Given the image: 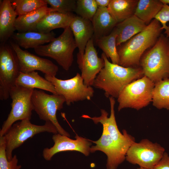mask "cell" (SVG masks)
Segmentation results:
<instances>
[{"label": "cell", "instance_id": "cell-1", "mask_svg": "<svg viewBox=\"0 0 169 169\" xmlns=\"http://www.w3.org/2000/svg\"><path fill=\"white\" fill-rule=\"evenodd\" d=\"M105 65L95 78L93 86L104 91L106 97L117 98L123 89L144 75L140 67H125L110 62L102 53Z\"/></svg>", "mask_w": 169, "mask_h": 169}, {"label": "cell", "instance_id": "cell-2", "mask_svg": "<svg viewBox=\"0 0 169 169\" xmlns=\"http://www.w3.org/2000/svg\"><path fill=\"white\" fill-rule=\"evenodd\" d=\"M162 30L160 23L154 18L142 31L117 47L119 65L125 67H138L145 51L155 44Z\"/></svg>", "mask_w": 169, "mask_h": 169}, {"label": "cell", "instance_id": "cell-3", "mask_svg": "<svg viewBox=\"0 0 169 169\" xmlns=\"http://www.w3.org/2000/svg\"><path fill=\"white\" fill-rule=\"evenodd\" d=\"M149 49L140 61L144 75L154 84L169 78V37L161 34Z\"/></svg>", "mask_w": 169, "mask_h": 169}, {"label": "cell", "instance_id": "cell-4", "mask_svg": "<svg viewBox=\"0 0 169 169\" xmlns=\"http://www.w3.org/2000/svg\"><path fill=\"white\" fill-rule=\"evenodd\" d=\"M77 48L73 32L70 27L64 29L59 36L48 44L34 49L35 53L42 56L51 58L66 71L73 64V53Z\"/></svg>", "mask_w": 169, "mask_h": 169}, {"label": "cell", "instance_id": "cell-5", "mask_svg": "<svg viewBox=\"0 0 169 169\" xmlns=\"http://www.w3.org/2000/svg\"><path fill=\"white\" fill-rule=\"evenodd\" d=\"M155 84L144 75L126 86L117 98L118 111L125 108L139 110L152 101Z\"/></svg>", "mask_w": 169, "mask_h": 169}, {"label": "cell", "instance_id": "cell-6", "mask_svg": "<svg viewBox=\"0 0 169 169\" xmlns=\"http://www.w3.org/2000/svg\"><path fill=\"white\" fill-rule=\"evenodd\" d=\"M45 132L58 133L55 127L50 122H45L43 125H37L32 124L29 120H24L14 123L3 136L8 159L10 160L13 157V150L21 146L28 139Z\"/></svg>", "mask_w": 169, "mask_h": 169}, {"label": "cell", "instance_id": "cell-7", "mask_svg": "<svg viewBox=\"0 0 169 169\" xmlns=\"http://www.w3.org/2000/svg\"><path fill=\"white\" fill-rule=\"evenodd\" d=\"M33 109L39 118L45 122H51L58 133L69 137V134L60 125L56 114L63 108L65 102L64 98L58 94H48L42 90L34 89L31 97Z\"/></svg>", "mask_w": 169, "mask_h": 169}, {"label": "cell", "instance_id": "cell-8", "mask_svg": "<svg viewBox=\"0 0 169 169\" xmlns=\"http://www.w3.org/2000/svg\"><path fill=\"white\" fill-rule=\"evenodd\" d=\"M34 89L15 85L10 92L11 109L0 131V137L4 136L13 125L20 120H30L33 110L31 97Z\"/></svg>", "mask_w": 169, "mask_h": 169}, {"label": "cell", "instance_id": "cell-9", "mask_svg": "<svg viewBox=\"0 0 169 169\" xmlns=\"http://www.w3.org/2000/svg\"><path fill=\"white\" fill-rule=\"evenodd\" d=\"M44 78L54 85L57 94L64 98L65 103L68 105L74 102L90 100L94 96L93 88L84 84L79 73L73 77L66 80L46 74H44Z\"/></svg>", "mask_w": 169, "mask_h": 169}, {"label": "cell", "instance_id": "cell-10", "mask_svg": "<svg viewBox=\"0 0 169 169\" xmlns=\"http://www.w3.org/2000/svg\"><path fill=\"white\" fill-rule=\"evenodd\" d=\"M18 60L11 47L5 43L0 48V99L7 100L11 88L15 85L20 73Z\"/></svg>", "mask_w": 169, "mask_h": 169}, {"label": "cell", "instance_id": "cell-11", "mask_svg": "<svg viewBox=\"0 0 169 169\" xmlns=\"http://www.w3.org/2000/svg\"><path fill=\"white\" fill-rule=\"evenodd\" d=\"M165 152L164 148L160 145L145 139L131 145L126 153L125 160L140 167L153 169Z\"/></svg>", "mask_w": 169, "mask_h": 169}, {"label": "cell", "instance_id": "cell-12", "mask_svg": "<svg viewBox=\"0 0 169 169\" xmlns=\"http://www.w3.org/2000/svg\"><path fill=\"white\" fill-rule=\"evenodd\" d=\"M10 44L17 56L20 72L26 73L39 70L44 74L56 77L58 67L51 61L23 50L15 42L11 41Z\"/></svg>", "mask_w": 169, "mask_h": 169}, {"label": "cell", "instance_id": "cell-13", "mask_svg": "<svg viewBox=\"0 0 169 169\" xmlns=\"http://www.w3.org/2000/svg\"><path fill=\"white\" fill-rule=\"evenodd\" d=\"M110 107V114L109 117L108 113L104 109L100 110L101 115L98 117H91L87 115L82 116V118L92 120L96 124H101L106 128L112 139L124 148L128 150L131 145L135 142L134 137L128 134L125 130L122 131L123 134L119 131L115 120L114 107L115 103V98L109 97Z\"/></svg>", "mask_w": 169, "mask_h": 169}, {"label": "cell", "instance_id": "cell-14", "mask_svg": "<svg viewBox=\"0 0 169 169\" xmlns=\"http://www.w3.org/2000/svg\"><path fill=\"white\" fill-rule=\"evenodd\" d=\"M91 141L95 145L90 147L91 153L99 151L106 155V169H117L125 160L128 150L112 139L105 127L103 126L102 133L100 138L96 141Z\"/></svg>", "mask_w": 169, "mask_h": 169}, {"label": "cell", "instance_id": "cell-15", "mask_svg": "<svg viewBox=\"0 0 169 169\" xmlns=\"http://www.w3.org/2000/svg\"><path fill=\"white\" fill-rule=\"evenodd\" d=\"M59 133L54 134L52 139L54 143L53 146L44 148L43 156L46 161H50L56 154L61 151H76L80 152L85 156H88L90 152L91 141L76 135L75 140Z\"/></svg>", "mask_w": 169, "mask_h": 169}, {"label": "cell", "instance_id": "cell-16", "mask_svg": "<svg viewBox=\"0 0 169 169\" xmlns=\"http://www.w3.org/2000/svg\"><path fill=\"white\" fill-rule=\"evenodd\" d=\"M93 38L88 43L84 58L79 69L84 84L88 86H93L96 76L104 67L105 62L103 58L98 55L94 44Z\"/></svg>", "mask_w": 169, "mask_h": 169}, {"label": "cell", "instance_id": "cell-17", "mask_svg": "<svg viewBox=\"0 0 169 169\" xmlns=\"http://www.w3.org/2000/svg\"><path fill=\"white\" fill-rule=\"evenodd\" d=\"M70 27L78 49L77 63L79 68L83 60L86 45L89 41L93 38L94 28L91 20L75 15L71 22Z\"/></svg>", "mask_w": 169, "mask_h": 169}, {"label": "cell", "instance_id": "cell-18", "mask_svg": "<svg viewBox=\"0 0 169 169\" xmlns=\"http://www.w3.org/2000/svg\"><path fill=\"white\" fill-rule=\"evenodd\" d=\"M17 16L11 0H0V39L2 44L11 37L16 30L15 23Z\"/></svg>", "mask_w": 169, "mask_h": 169}, {"label": "cell", "instance_id": "cell-19", "mask_svg": "<svg viewBox=\"0 0 169 169\" xmlns=\"http://www.w3.org/2000/svg\"><path fill=\"white\" fill-rule=\"evenodd\" d=\"M75 16L71 12H51L38 23L36 26V31L49 33L56 28H62L64 29L70 27Z\"/></svg>", "mask_w": 169, "mask_h": 169}, {"label": "cell", "instance_id": "cell-20", "mask_svg": "<svg viewBox=\"0 0 169 169\" xmlns=\"http://www.w3.org/2000/svg\"><path fill=\"white\" fill-rule=\"evenodd\" d=\"M55 34L53 32L44 33L37 31H29L14 33L12 38L20 47L25 49L35 48L49 43L54 40Z\"/></svg>", "mask_w": 169, "mask_h": 169}, {"label": "cell", "instance_id": "cell-21", "mask_svg": "<svg viewBox=\"0 0 169 169\" xmlns=\"http://www.w3.org/2000/svg\"><path fill=\"white\" fill-rule=\"evenodd\" d=\"M94 40L109 34L118 23L109 12L107 7H98L91 21Z\"/></svg>", "mask_w": 169, "mask_h": 169}, {"label": "cell", "instance_id": "cell-22", "mask_svg": "<svg viewBox=\"0 0 169 169\" xmlns=\"http://www.w3.org/2000/svg\"><path fill=\"white\" fill-rule=\"evenodd\" d=\"M147 25L135 15L117 24V47L142 31Z\"/></svg>", "mask_w": 169, "mask_h": 169}, {"label": "cell", "instance_id": "cell-23", "mask_svg": "<svg viewBox=\"0 0 169 169\" xmlns=\"http://www.w3.org/2000/svg\"><path fill=\"white\" fill-rule=\"evenodd\" d=\"M54 11H57L47 6L25 15L18 16L15 23V29L18 32L36 31V26L38 23L47 14Z\"/></svg>", "mask_w": 169, "mask_h": 169}, {"label": "cell", "instance_id": "cell-24", "mask_svg": "<svg viewBox=\"0 0 169 169\" xmlns=\"http://www.w3.org/2000/svg\"><path fill=\"white\" fill-rule=\"evenodd\" d=\"M15 85L34 89L37 88L57 94L54 86L51 83L40 76L35 71L28 73L20 72Z\"/></svg>", "mask_w": 169, "mask_h": 169}, {"label": "cell", "instance_id": "cell-25", "mask_svg": "<svg viewBox=\"0 0 169 169\" xmlns=\"http://www.w3.org/2000/svg\"><path fill=\"white\" fill-rule=\"evenodd\" d=\"M138 0H110L108 10L117 23L134 15Z\"/></svg>", "mask_w": 169, "mask_h": 169}, {"label": "cell", "instance_id": "cell-26", "mask_svg": "<svg viewBox=\"0 0 169 169\" xmlns=\"http://www.w3.org/2000/svg\"><path fill=\"white\" fill-rule=\"evenodd\" d=\"M160 0H139L134 15L148 25L162 8Z\"/></svg>", "mask_w": 169, "mask_h": 169}, {"label": "cell", "instance_id": "cell-27", "mask_svg": "<svg viewBox=\"0 0 169 169\" xmlns=\"http://www.w3.org/2000/svg\"><path fill=\"white\" fill-rule=\"evenodd\" d=\"M117 31L115 27L108 35L101 37L96 40L98 46L100 49L107 58H110L112 63L119 64V58L116 45Z\"/></svg>", "mask_w": 169, "mask_h": 169}, {"label": "cell", "instance_id": "cell-28", "mask_svg": "<svg viewBox=\"0 0 169 169\" xmlns=\"http://www.w3.org/2000/svg\"><path fill=\"white\" fill-rule=\"evenodd\" d=\"M152 102L153 105L158 109L169 110V78L155 84Z\"/></svg>", "mask_w": 169, "mask_h": 169}, {"label": "cell", "instance_id": "cell-29", "mask_svg": "<svg viewBox=\"0 0 169 169\" xmlns=\"http://www.w3.org/2000/svg\"><path fill=\"white\" fill-rule=\"evenodd\" d=\"M17 16L25 15L42 7L47 6L44 0H11Z\"/></svg>", "mask_w": 169, "mask_h": 169}, {"label": "cell", "instance_id": "cell-30", "mask_svg": "<svg viewBox=\"0 0 169 169\" xmlns=\"http://www.w3.org/2000/svg\"><path fill=\"white\" fill-rule=\"evenodd\" d=\"M98 8L95 0H77L74 12L78 16L91 21Z\"/></svg>", "mask_w": 169, "mask_h": 169}, {"label": "cell", "instance_id": "cell-31", "mask_svg": "<svg viewBox=\"0 0 169 169\" xmlns=\"http://www.w3.org/2000/svg\"><path fill=\"white\" fill-rule=\"evenodd\" d=\"M18 160L15 155L8 160L6 152V144L3 136L0 137V169H20L21 165H18Z\"/></svg>", "mask_w": 169, "mask_h": 169}, {"label": "cell", "instance_id": "cell-32", "mask_svg": "<svg viewBox=\"0 0 169 169\" xmlns=\"http://www.w3.org/2000/svg\"><path fill=\"white\" fill-rule=\"evenodd\" d=\"M50 7L57 11L71 12L75 11L76 0H44Z\"/></svg>", "mask_w": 169, "mask_h": 169}, {"label": "cell", "instance_id": "cell-33", "mask_svg": "<svg viewBox=\"0 0 169 169\" xmlns=\"http://www.w3.org/2000/svg\"><path fill=\"white\" fill-rule=\"evenodd\" d=\"M155 19L158 20L161 25V28L165 30V34L169 37V26L166 24L169 21V6L164 4L161 9L155 17Z\"/></svg>", "mask_w": 169, "mask_h": 169}, {"label": "cell", "instance_id": "cell-34", "mask_svg": "<svg viewBox=\"0 0 169 169\" xmlns=\"http://www.w3.org/2000/svg\"><path fill=\"white\" fill-rule=\"evenodd\" d=\"M153 169H169V156L165 152L159 162Z\"/></svg>", "mask_w": 169, "mask_h": 169}, {"label": "cell", "instance_id": "cell-35", "mask_svg": "<svg viewBox=\"0 0 169 169\" xmlns=\"http://www.w3.org/2000/svg\"><path fill=\"white\" fill-rule=\"evenodd\" d=\"M98 7H107L110 0H95Z\"/></svg>", "mask_w": 169, "mask_h": 169}, {"label": "cell", "instance_id": "cell-36", "mask_svg": "<svg viewBox=\"0 0 169 169\" xmlns=\"http://www.w3.org/2000/svg\"><path fill=\"white\" fill-rule=\"evenodd\" d=\"M163 4H169V0H160Z\"/></svg>", "mask_w": 169, "mask_h": 169}, {"label": "cell", "instance_id": "cell-37", "mask_svg": "<svg viewBox=\"0 0 169 169\" xmlns=\"http://www.w3.org/2000/svg\"><path fill=\"white\" fill-rule=\"evenodd\" d=\"M137 169H146V168H145L140 167L139 168H138Z\"/></svg>", "mask_w": 169, "mask_h": 169}]
</instances>
